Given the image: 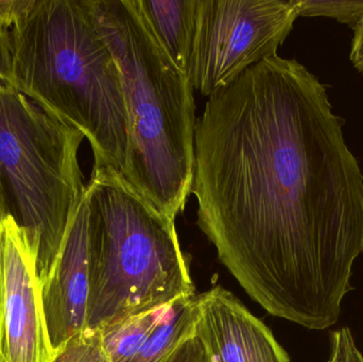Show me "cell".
I'll list each match as a JSON object with an SVG mask.
<instances>
[{
    "instance_id": "1",
    "label": "cell",
    "mask_w": 363,
    "mask_h": 362,
    "mask_svg": "<svg viewBox=\"0 0 363 362\" xmlns=\"http://www.w3.org/2000/svg\"><path fill=\"white\" fill-rule=\"evenodd\" d=\"M328 87L296 60H262L208 97L194 130L198 225L269 314L338 322L363 253V174Z\"/></svg>"
},
{
    "instance_id": "2",
    "label": "cell",
    "mask_w": 363,
    "mask_h": 362,
    "mask_svg": "<svg viewBox=\"0 0 363 362\" xmlns=\"http://www.w3.org/2000/svg\"><path fill=\"white\" fill-rule=\"evenodd\" d=\"M0 70L15 89L84 135L93 171L125 176L130 134L123 80L86 0H32L0 34Z\"/></svg>"
},
{
    "instance_id": "3",
    "label": "cell",
    "mask_w": 363,
    "mask_h": 362,
    "mask_svg": "<svg viewBox=\"0 0 363 362\" xmlns=\"http://www.w3.org/2000/svg\"><path fill=\"white\" fill-rule=\"evenodd\" d=\"M125 91L130 146L123 178L170 218L185 210L194 166V89L155 40L136 0H86Z\"/></svg>"
},
{
    "instance_id": "4",
    "label": "cell",
    "mask_w": 363,
    "mask_h": 362,
    "mask_svg": "<svg viewBox=\"0 0 363 362\" xmlns=\"http://www.w3.org/2000/svg\"><path fill=\"white\" fill-rule=\"evenodd\" d=\"M85 200L89 244L86 329L99 331L196 295L174 219L114 170L91 172Z\"/></svg>"
},
{
    "instance_id": "5",
    "label": "cell",
    "mask_w": 363,
    "mask_h": 362,
    "mask_svg": "<svg viewBox=\"0 0 363 362\" xmlns=\"http://www.w3.org/2000/svg\"><path fill=\"white\" fill-rule=\"evenodd\" d=\"M84 138L15 89L0 70V217H11L25 232L40 282L86 191L79 163Z\"/></svg>"
},
{
    "instance_id": "6",
    "label": "cell",
    "mask_w": 363,
    "mask_h": 362,
    "mask_svg": "<svg viewBox=\"0 0 363 362\" xmlns=\"http://www.w3.org/2000/svg\"><path fill=\"white\" fill-rule=\"evenodd\" d=\"M300 17L296 0H198L189 80L211 97L277 51Z\"/></svg>"
},
{
    "instance_id": "7",
    "label": "cell",
    "mask_w": 363,
    "mask_h": 362,
    "mask_svg": "<svg viewBox=\"0 0 363 362\" xmlns=\"http://www.w3.org/2000/svg\"><path fill=\"white\" fill-rule=\"evenodd\" d=\"M36 255L11 217L0 223V362H53Z\"/></svg>"
},
{
    "instance_id": "8",
    "label": "cell",
    "mask_w": 363,
    "mask_h": 362,
    "mask_svg": "<svg viewBox=\"0 0 363 362\" xmlns=\"http://www.w3.org/2000/svg\"><path fill=\"white\" fill-rule=\"evenodd\" d=\"M198 298L194 337L205 362H290L271 329L221 286Z\"/></svg>"
},
{
    "instance_id": "9",
    "label": "cell",
    "mask_w": 363,
    "mask_h": 362,
    "mask_svg": "<svg viewBox=\"0 0 363 362\" xmlns=\"http://www.w3.org/2000/svg\"><path fill=\"white\" fill-rule=\"evenodd\" d=\"M40 286L49 336L57 354L70 339L86 329L89 244L85 195L63 246L40 281Z\"/></svg>"
},
{
    "instance_id": "10",
    "label": "cell",
    "mask_w": 363,
    "mask_h": 362,
    "mask_svg": "<svg viewBox=\"0 0 363 362\" xmlns=\"http://www.w3.org/2000/svg\"><path fill=\"white\" fill-rule=\"evenodd\" d=\"M136 4L160 46L189 78L198 0H136Z\"/></svg>"
},
{
    "instance_id": "11",
    "label": "cell",
    "mask_w": 363,
    "mask_h": 362,
    "mask_svg": "<svg viewBox=\"0 0 363 362\" xmlns=\"http://www.w3.org/2000/svg\"><path fill=\"white\" fill-rule=\"evenodd\" d=\"M198 298H182L169 306L140 350L127 362H161L186 340L194 337Z\"/></svg>"
},
{
    "instance_id": "12",
    "label": "cell",
    "mask_w": 363,
    "mask_h": 362,
    "mask_svg": "<svg viewBox=\"0 0 363 362\" xmlns=\"http://www.w3.org/2000/svg\"><path fill=\"white\" fill-rule=\"evenodd\" d=\"M169 306L143 312L99 329L104 362H127L132 358Z\"/></svg>"
},
{
    "instance_id": "13",
    "label": "cell",
    "mask_w": 363,
    "mask_h": 362,
    "mask_svg": "<svg viewBox=\"0 0 363 362\" xmlns=\"http://www.w3.org/2000/svg\"><path fill=\"white\" fill-rule=\"evenodd\" d=\"M298 15L326 17L355 30L363 18V0H296Z\"/></svg>"
},
{
    "instance_id": "14",
    "label": "cell",
    "mask_w": 363,
    "mask_h": 362,
    "mask_svg": "<svg viewBox=\"0 0 363 362\" xmlns=\"http://www.w3.org/2000/svg\"><path fill=\"white\" fill-rule=\"evenodd\" d=\"M53 362H104L100 332L86 329L74 336Z\"/></svg>"
},
{
    "instance_id": "15",
    "label": "cell",
    "mask_w": 363,
    "mask_h": 362,
    "mask_svg": "<svg viewBox=\"0 0 363 362\" xmlns=\"http://www.w3.org/2000/svg\"><path fill=\"white\" fill-rule=\"evenodd\" d=\"M328 362H363V355L347 327L333 332Z\"/></svg>"
},
{
    "instance_id": "16",
    "label": "cell",
    "mask_w": 363,
    "mask_h": 362,
    "mask_svg": "<svg viewBox=\"0 0 363 362\" xmlns=\"http://www.w3.org/2000/svg\"><path fill=\"white\" fill-rule=\"evenodd\" d=\"M31 4L32 0H0V34L12 29Z\"/></svg>"
},
{
    "instance_id": "17",
    "label": "cell",
    "mask_w": 363,
    "mask_h": 362,
    "mask_svg": "<svg viewBox=\"0 0 363 362\" xmlns=\"http://www.w3.org/2000/svg\"><path fill=\"white\" fill-rule=\"evenodd\" d=\"M161 362H205L202 344L196 337L190 338Z\"/></svg>"
},
{
    "instance_id": "18",
    "label": "cell",
    "mask_w": 363,
    "mask_h": 362,
    "mask_svg": "<svg viewBox=\"0 0 363 362\" xmlns=\"http://www.w3.org/2000/svg\"><path fill=\"white\" fill-rule=\"evenodd\" d=\"M350 60H351L354 67L363 74V18L357 28L354 30Z\"/></svg>"
},
{
    "instance_id": "19",
    "label": "cell",
    "mask_w": 363,
    "mask_h": 362,
    "mask_svg": "<svg viewBox=\"0 0 363 362\" xmlns=\"http://www.w3.org/2000/svg\"><path fill=\"white\" fill-rule=\"evenodd\" d=\"M1 220H2L1 217H0V223H1Z\"/></svg>"
}]
</instances>
